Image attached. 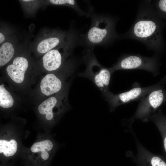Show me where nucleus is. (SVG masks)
I'll use <instances>...</instances> for the list:
<instances>
[{"label":"nucleus","mask_w":166,"mask_h":166,"mask_svg":"<svg viewBox=\"0 0 166 166\" xmlns=\"http://www.w3.org/2000/svg\"><path fill=\"white\" fill-rule=\"evenodd\" d=\"M116 37L114 21L109 17L99 16L93 18L86 38L88 42L94 45L108 43Z\"/></svg>","instance_id":"2"},{"label":"nucleus","mask_w":166,"mask_h":166,"mask_svg":"<svg viewBox=\"0 0 166 166\" xmlns=\"http://www.w3.org/2000/svg\"><path fill=\"white\" fill-rule=\"evenodd\" d=\"M158 4V6L161 10L166 12V0H160Z\"/></svg>","instance_id":"18"},{"label":"nucleus","mask_w":166,"mask_h":166,"mask_svg":"<svg viewBox=\"0 0 166 166\" xmlns=\"http://www.w3.org/2000/svg\"><path fill=\"white\" fill-rule=\"evenodd\" d=\"M164 98L162 90L160 89H155L142 98L134 114L128 120L129 124L132 125L137 119L144 122L149 121L151 116L162 104Z\"/></svg>","instance_id":"4"},{"label":"nucleus","mask_w":166,"mask_h":166,"mask_svg":"<svg viewBox=\"0 0 166 166\" xmlns=\"http://www.w3.org/2000/svg\"><path fill=\"white\" fill-rule=\"evenodd\" d=\"M4 86V85H0V106L6 109L13 105L14 100L11 95Z\"/></svg>","instance_id":"16"},{"label":"nucleus","mask_w":166,"mask_h":166,"mask_svg":"<svg viewBox=\"0 0 166 166\" xmlns=\"http://www.w3.org/2000/svg\"><path fill=\"white\" fill-rule=\"evenodd\" d=\"M54 148L53 142L50 140L45 139L34 143L31 146L30 151L33 155L45 161L50 157Z\"/></svg>","instance_id":"12"},{"label":"nucleus","mask_w":166,"mask_h":166,"mask_svg":"<svg viewBox=\"0 0 166 166\" xmlns=\"http://www.w3.org/2000/svg\"><path fill=\"white\" fill-rule=\"evenodd\" d=\"M73 41L53 49L44 54L42 57V62L43 66L46 70L54 71L61 66L64 57L70 53L73 45Z\"/></svg>","instance_id":"8"},{"label":"nucleus","mask_w":166,"mask_h":166,"mask_svg":"<svg viewBox=\"0 0 166 166\" xmlns=\"http://www.w3.org/2000/svg\"><path fill=\"white\" fill-rule=\"evenodd\" d=\"M29 66L27 59L22 56L15 58L11 64L8 65L6 71L9 77L14 82L20 83L23 81L25 74Z\"/></svg>","instance_id":"9"},{"label":"nucleus","mask_w":166,"mask_h":166,"mask_svg":"<svg viewBox=\"0 0 166 166\" xmlns=\"http://www.w3.org/2000/svg\"><path fill=\"white\" fill-rule=\"evenodd\" d=\"M110 68L112 73L116 70L121 69H141L155 74L156 63L152 57L129 55L121 58Z\"/></svg>","instance_id":"6"},{"label":"nucleus","mask_w":166,"mask_h":166,"mask_svg":"<svg viewBox=\"0 0 166 166\" xmlns=\"http://www.w3.org/2000/svg\"><path fill=\"white\" fill-rule=\"evenodd\" d=\"M66 105L61 103V101L54 97H51L44 101L38 107V111L42 115H45L46 119L48 121H54L57 118L54 112V109L65 110Z\"/></svg>","instance_id":"10"},{"label":"nucleus","mask_w":166,"mask_h":166,"mask_svg":"<svg viewBox=\"0 0 166 166\" xmlns=\"http://www.w3.org/2000/svg\"><path fill=\"white\" fill-rule=\"evenodd\" d=\"M62 83L61 79L53 73L46 75L42 79L40 83L42 92L46 96H49L59 91Z\"/></svg>","instance_id":"11"},{"label":"nucleus","mask_w":166,"mask_h":166,"mask_svg":"<svg viewBox=\"0 0 166 166\" xmlns=\"http://www.w3.org/2000/svg\"><path fill=\"white\" fill-rule=\"evenodd\" d=\"M85 59L86 69L80 75L91 80L105 95L109 91V86L112 73L110 68L101 65L92 54L87 53Z\"/></svg>","instance_id":"3"},{"label":"nucleus","mask_w":166,"mask_h":166,"mask_svg":"<svg viewBox=\"0 0 166 166\" xmlns=\"http://www.w3.org/2000/svg\"><path fill=\"white\" fill-rule=\"evenodd\" d=\"M155 89L152 85L147 87L137 86L128 91L117 94H114L109 91L105 96L109 105L110 111L112 112L119 105L133 101L140 100Z\"/></svg>","instance_id":"5"},{"label":"nucleus","mask_w":166,"mask_h":166,"mask_svg":"<svg viewBox=\"0 0 166 166\" xmlns=\"http://www.w3.org/2000/svg\"><path fill=\"white\" fill-rule=\"evenodd\" d=\"M18 146L17 142L14 139L9 140H0V153H2L6 157L14 155L17 151Z\"/></svg>","instance_id":"15"},{"label":"nucleus","mask_w":166,"mask_h":166,"mask_svg":"<svg viewBox=\"0 0 166 166\" xmlns=\"http://www.w3.org/2000/svg\"><path fill=\"white\" fill-rule=\"evenodd\" d=\"M149 121L155 124L162 136L164 149L166 153V117L159 110L150 117Z\"/></svg>","instance_id":"14"},{"label":"nucleus","mask_w":166,"mask_h":166,"mask_svg":"<svg viewBox=\"0 0 166 166\" xmlns=\"http://www.w3.org/2000/svg\"><path fill=\"white\" fill-rule=\"evenodd\" d=\"M50 4L57 5H63L69 6L77 12L80 15H84L87 14L82 11L77 4L76 1L74 0H50Z\"/></svg>","instance_id":"17"},{"label":"nucleus","mask_w":166,"mask_h":166,"mask_svg":"<svg viewBox=\"0 0 166 166\" xmlns=\"http://www.w3.org/2000/svg\"><path fill=\"white\" fill-rule=\"evenodd\" d=\"M37 41L34 48L38 53L45 54L54 49L66 44L73 38L63 32L51 31L45 34Z\"/></svg>","instance_id":"7"},{"label":"nucleus","mask_w":166,"mask_h":166,"mask_svg":"<svg viewBox=\"0 0 166 166\" xmlns=\"http://www.w3.org/2000/svg\"><path fill=\"white\" fill-rule=\"evenodd\" d=\"M15 46L11 41H6L0 45V66H3L8 63L14 56Z\"/></svg>","instance_id":"13"},{"label":"nucleus","mask_w":166,"mask_h":166,"mask_svg":"<svg viewBox=\"0 0 166 166\" xmlns=\"http://www.w3.org/2000/svg\"><path fill=\"white\" fill-rule=\"evenodd\" d=\"M126 36L142 42L151 49H155L159 40V33L152 9L143 8L139 11Z\"/></svg>","instance_id":"1"}]
</instances>
